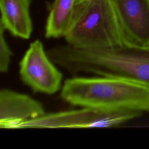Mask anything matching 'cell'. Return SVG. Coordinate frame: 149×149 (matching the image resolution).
<instances>
[{
    "instance_id": "obj_1",
    "label": "cell",
    "mask_w": 149,
    "mask_h": 149,
    "mask_svg": "<svg viewBox=\"0 0 149 149\" xmlns=\"http://www.w3.org/2000/svg\"><path fill=\"white\" fill-rule=\"evenodd\" d=\"M53 62L69 73H81L126 79L149 88V43L80 49L68 44L47 52Z\"/></svg>"
},
{
    "instance_id": "obj_2",
    "label": "cell",
    "mask_w": 149,
    "mask_h": 149,
    "mask_svg": "<svg viewBox=\"0 0 149 149\" xmlns=\"http://www.w3.org/2000/svg\"><path fill=\"white\" fill-rule=\"evenodd\" d=\"M61 97L70 105L104 111H149V88L116 77L68 79L61 89Z\"/></svg>"
},
{
    "instance_id": "obj_3",
    "label": "cell",
    "mask_w": 149,
    "mask_h": 149,
    "mask_svg": "<svg viewBox=\"0 0 149 149\" xmlns=\"http://www.w3.org/2000/svg\"><path fill=\"white\" fill-rule=\"evenodd\" d=\"M66 44L80 49H100L124 44L112 0H88L74 7L64 37Z\"/></svg>"
},
{
    "instance_id": "obj_4",
    "label": "cell",
    "mask_w": 149,
    "mask_h": 149,
    "mask_svg": "<svg viewBox=\"0 0 149 149\" xmlns=\"http://www.w3.org/2000/svg\"><path fill=\"white\" fill-rule=\"evenodd\" d=\"M134 110L114 112L101 111L88 107L45 113L44 115L24 122L16 129L111 127L117 126L141 115Z\"/></svg>"
},
{
    "instance_id": "obj_5",
    "label": "cell",
    "mask_w": 149,
    "mask_h": 149,
    "mask_svg": "<svg viewBox=\"0 0 149 149\" xmlns=\"http://www.w3.org/2000/svg\"><path fill=\"white\" fill-rule=\"evenodd\" d=\"M39 40L30 43L19 63L22 81L34 93L52 95L62 86V73L55 66Z\"/></svg>"
},
{
    "instance_id": "obj_6",
    "label": "cell",
    "mask_w": 149,
    "mask_h": 149,
    "mask_svg": "<svg viewBox=\"0 0 149 149\" xmlns=\"http://www.w3.org/2000/svg\"><path fill=\"white\" fill-rule=\"evenodd\" d=\"M121 27L124 44L149 43V0H112Z\"/></svg>"
},
{
    "instance_id": "obj_7",
    "label": "cell",
    "mask_w": 149,
    "mask_h": 149,
    "mask_svg": "<svg viewBox=\"0 0 149 149\" xmlns=\"http://www.w3.org/2000/svg\"><path fill=\"white\" fill-rule=\"evenodd\" d=\"M42 104L30 96L8 89L0 91V127L16 129L21 123L45 113Z\"/></svg>"
},
{
    "instance_id": "obj_8",
    "label": "cell",
    "mask_w": 149,
    "mask_h": 149,
    "mask_svg": "<svg viewBox=\"0 0 149 149\" xmlns=\"http://www.w3.org/2000/svg\"><path fill=\"white\" fill-rule=\"evenodd\" d=\"M31 0H0L1 25L16 37L27 40L33 31Z\"/></svg>"
},
{
    "instance_id": "obj_9",
    "label": "cell",
    "mask_w": 149,
    "mask_h": 149,
    "mask_svg": "<svg viewBox=\"0 0 149 149\" xmlns=\"http://www.w3.org/2000/svg\"><path fill=\"white\" fill-rule=\"evenodd\" d=\"M75 0H54L47 20L45 37L58 38L64 37L71 22Z\"/></svg>"
},
{
    "instance_id": "obj_10",
    "label": "cell",
    "mask_w": 149,
    "mask_h": 149,
    "mask_svg": "<svg viewBox=\"0 0 149 149\" xmlns=\"http://www.w3.org/2000/svg\"><path fill=\"white\" fill-rule=\"evenodd\" d=\"M5 29L0 24V72L6 73L9 70L12 52L5 36Z\"/></svg>"
},
{
    "instance_id": "obj_11",
    "label": "cell",
    "mask_w": 149,
    "mask_h": 149,
    "mask_svg": "<svg viewBox=\"0 0 149 149\" xmlns=\"http://www.w3.org/2000/svg\"><path fill=\"white\" fill-rule=\"evenodd\" d=\"M88 1V0H75V2H74V3H75V6H76V5H80V4H81V3H82L84 2H86V1Z\"/></svg>"
}]
</instances>
